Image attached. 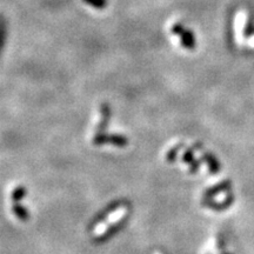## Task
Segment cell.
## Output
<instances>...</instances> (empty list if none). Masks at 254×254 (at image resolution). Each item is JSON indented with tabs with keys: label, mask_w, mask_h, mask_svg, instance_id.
Here are the masks:
<instances>
[{
	"label": "cell",
	"mask_w": 254,
	"mask_h": 254,
	"mask_svg": "<svg viewBox=\"0 0 254 254\" xmlns=\"http://www.w3.org/2000/svg\"><path fill=\"white\" fill-rule=\"evenodd\" d=\"M180 37H182V44L185 49H187V50L194 49L195 40H194V36H193L192 32L185 30Z\"/></svg>",
	"instance_id": "6da1fadb"
},
{
	"label": "cell",
	"mask_w": 254,
	"mask_h": 254,
	"mask_svg": "<svg viewBox=\"0 0 254 254\" xmlns=\"http://www.w3.org/2000/svg\"><path fill=\"white\" fill-rule=\"evenodd\" d=\"M127 213V208L126 207H120L117 209V211H114V213H111L109 215V218H107V221L110 222V224H116V222H119L122 219L125 217Z\"/></svg>",
	"instance_id": "7a4b0ae2"
},
{
	"label": "cell",
	"mask_w": 254,
	"mask_h": 254,
	"mask_svg": "<svg viewBox=\"0 0 254 254\" xmlns=\"http://www.w3.org/2000/svg\"><path fill=\"white\" fill-rule=\"evenodd\" d=\"M84 2H86V4L93 6L95 8H99V9H103L107 6V1L106 0H82Z\"/></svg>",
	"instance_id": "3957f363"
},
{
	"label": "cell",
	"mask_w": 254,
	"mask_h": 254,
	"mask_svg": "<svg viewBox=\"0 0 254 254\" xmlns=\"http://www.w3.org/2000/svg\"><path fill=\"white\" fill-rule=\"evenodd\" d=\"M25 194V190L24 187H17L13 192H12V199L14 200V201H18V200H20L21 198H23Z\"/></svg>",
	"instance_id": "277c9868"
},
{
	"label": "cell",
	"mask_w": 254,
	"mask_h": 254,
	"mask_svg": "<svg viewBox=\"0 0 254 254\" xmlns=\"http://www.w3.org/2000/svg\"><path fill=\"white\" fill-rule=\"evenodd\" d=\"M13 212L18 215V218L23 219V220H25V219H26V212H25L24 209L21 208V206H19L18 204H14L13 205Z\"/></svg>",
	"instance_id": "5b68a950"
},
{
	"label": "cell",
	"mask_w": 254,
	"mask_h": 254,
	"mask_svg": "<svg viewBox=\"0 0 254 254\" xmlns=\"http://www.w3.org/2000/svg\"><path fill=\"white\" fill-rule=\"evenodd\" d=\"M185 31V27L183 26V24H174L172 27V33L176 34V36H182L183 32Z\"/></svg>",
	"instance_id": "8992f818"
}]
</instances>
